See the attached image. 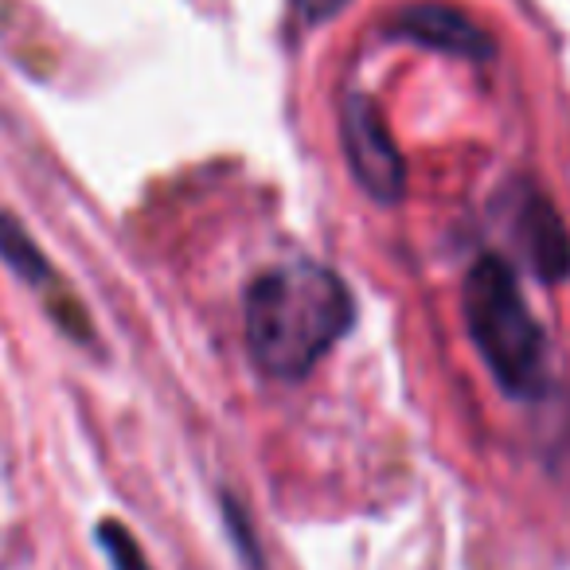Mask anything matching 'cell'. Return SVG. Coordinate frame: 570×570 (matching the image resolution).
Masks as SVG:
<instances>
[{
	"label": "cell",
	"mask_w": 570,
	"mask_h": 570,
	"mask_svg": "<svg viewBox=\"0 0 570 570\" xmlns=\"http://www.w3.org/2000/svg\"><path fill=\"white\" fill-rule=\"evenodd\" d=\"M243 313L254 364L277 380H302L348 333L352 294L333 269L285 262L254 277Z\"/></svg>",
	"instance_id": "cell-1"
},
{
	"label": "cell",
	"mask_w": 570,
	"mask_h": 570,
	"mask_svg": "<svg viewBox=\"0 0 570 570\" xmlns=\"http://www.w3.org/2000/svg\"><path fill=\"white\" fill-rule=\"evenodd\" d=\"M465 321L492 375L515 395H531L543 380V333L523 302L512 269L500 258H481L469 274Z\"/></svg>",
	"instance_id": "cell-2"
},
{
	"label": "cell",
	"mask_w": 570,
	"mask_h": 570,
	"mask_svg": "<svg viewBox=\"0 0 570 570\" xmlns=\"http://www.w3.org/2000/svg\"><path fill=\"white\" fill-rule=\"evenodd\" d=\"M344 137H348L352 165H356L364 188L383 199L399 196V188H403V165H399L395 145H391L383 121L375 118V110L364 98L348 102V110H344Z\"/></svg>",
	"instance_id": "cell-3"
},
{
	"label": "cell",
	"mask_w": 570,
	"mask_h": 570,
	"mask_svg": "<svg viewBox=\"0 0 570 570\" xmlns=\"http://www.w3.org/2000/svg\"><path fill=\"white\" fill-rule=\"evenodd\" d=\"M523 243H528L531 266H535L539 277L562 282L570 274V235L547 199L531 196L528 207H523Z\"/></svg>",
	"instance_id": "cell-4"
},
{
	"label": "cell",
	"mask_w": 570,
	"mask_h": 570,
	"mask_svg": "<svg viewBox=\"0 0 570 570\" xmlns=\"http://www.w3.org/2000/svg\"><path fill=\"white\" fill-rule=\"evenodd\" d=\"M406 28H411L414 40L438 43V48L461 51V56H481L484 51V36L461 12L445 9V4H419V9H411L406 12Z\"/></svg>",
	"instance_id": "cell-5"
},
{
	"label": "cell",
	"mask_w": 570,
	"mask_h": 570,
	"mask_svg": "<svg viewBox=\"0 0 570 570\" xmlns=\"http://www.w3.org/2000/svg\"><path fill=\"white\" fill-rule=\"evenodd\" d=\"M102 547H106V554H110L114 570H153L149 562H145L141 547L134 543V535H129L126 528H118V523H102Z\"/></svg>",
	"instance_id": "cell-6"
},
{
	"label": "cell",
	"mask_w": 570,
	"mask_h": 570,
	"mask_svg": "<svg viewBox=\"0 0 570 570\" xmlns=\"http://www.w3.org/2000/svg\"><path fill=\"white\" fill-rule=\"evenodd\" d=\"M297 9H302L309 20H321V17H328L333 9H341V0H297Z\"/></svg>",
	"instance_id": "cell-7"
}]
</instances>
